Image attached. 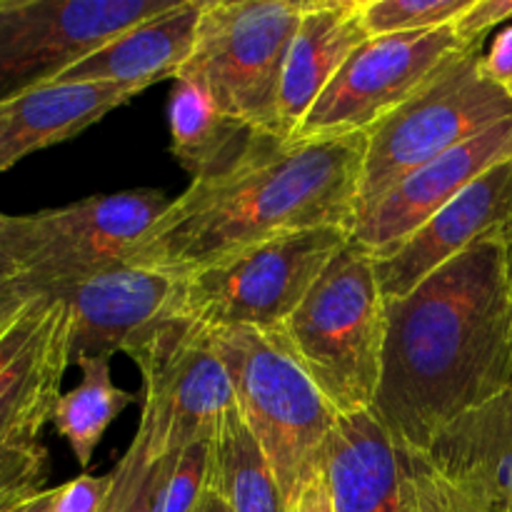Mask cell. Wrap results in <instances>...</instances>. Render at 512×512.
<instances>
[{
  "mask_svg": "<svg viewBox=\"0 0 512 512\" xmlns=\"http://www.w3.org/2000/svg\"><path fill=\"white\" fill-rule=\"evenodd\" d=\"M512 390V245L483 243L388 303L370 413L398 445L428 450L470 410Z\"/></svg>",
  "mask_w": 512,
  "mask_h": 512,
  "instance_id": "obj_1",
  "label": "cell"
},
{
  "mask_svg": "<svg viewBox=\"0 0 512 512\" xmlns=\"http://www.w3.org/2000/svg\"><path fill=\"white\" fill-rule=\"evenodd\" d=\"M368 135L293 140L213 180H193L125 265L185 275L308 228H353Z\"/></svg>",
  "mask_w": 512,
  "mask_h": 512,
  "instance_id": "obj_2",
  "label": "cell"
},
{
  "mask_svg": "<svg viewBox=\"0 0 512 512\" xmlns=\"http://www.w3.org/2000/svg\"><path fill=\"white\" fill-rule=\"evenodd\" d=\"M388 303L375 258L353 240L330 260L303 303L273 330L338 415L373 410L383 375Z\"/></svg>",
  "mask_w": 512,
  "mask_h": 512,
  "instance_id": "obj_3",
  "label": "cell"
},
{
  "mask_svg": "<svg viewBox=\"0 0 512 512\" xmlns=\"http://www.w3.org/2000/svg\"><path fill=\"white\" fill-rule=\"evenodd\" d=\"M225 363L238 410L273 468L285 505L325 470L340 415L283 345L260 330H205Z\"/></svg>",
  "mask_w": 512,
  "mask_h": 512,
  "instance_id": "obj_4",
  "label": "cell"
},
{
  "mask_svg": "<svg viewBox=\"0 0 512 512\" xmlns=\"http://www.w3.org/2000/svg\"><path fill=\"white\" fill-rule=\"evenodd\" d=\"M300 15L303 0H203L193 50L178 78L203 90L230 118L283 138L278 95Z\"/></svg>",
  "mask_w": 512,
  "mask_h": 512,
  "instance_id": "obj_5",
  "label": "cell"
},
{
  "mask_svg": "<svg viewBox=\"0 0 512 512\" xmlns=\"http://www.w3.org/2000/svg\"><path fill=\"white\" fill-rule=\"evenodd\" d=\"M508 118L512 95L485 73L483 45H470L408 103L368 130L355 218L415 168Z\"/></svg>",
  "mask_w": 512,
  "mask_h": 512,
  "instance_id": "obj_6",
  "label": "cell"
},
{
  "mask_svg": "<svg viewBox=\"0 0 512 512\" xmlns=\"http://www.w3.org/2000/svg\"><path fill=\"white\" fill-rule=\"evenodd\" d=\"M348 240V228H308L250 245L185 275L180 315L203 330L273 333Z\"/></svg>",
  "mask_w": 512,
  "mask_h": 512,
  "instance_id": "obj_7",
  "label": "cell"
},
{
  "mask_svg": "<svg viewBox=\"0 0 512 512\" xmlns=\"http://www.w3.org/2000/svg\"><path fill=\"white\" fill-rule=\"evenodd\" d=\"M168 205L160 190L133 188L30 215L0 213V253L33 288L53 290L125 265Z\"/></svg>",
  "mask_w": 512,
  "mask_h": 512,
  "instance_id": "obj_8",
  "label": "cell"
},
{
  "mask_svg": "<svg viewBox=\"0 0 512 512\" xmlns=\"http://www.w3.org/2000/svg\"><path fill=\"white\" fill-rule=\"evenodd\" d=\"M180 0H0V105L55 83L108 40Z\"/></svg>",
  "mask_w": 512,
  "mask_h": 512,
  "instance_id": "obj_9",
  "label": "cell"
},
{
  "mask_svg": "<svg viewBox=\"0 0 512 512\" xmlns=\"http://www.w3.org/2000/svg\"><path fill=\"white\" fill-rule=\"evenodd\" d=\"M465 48L468 45L460 43L453 25L368 38L315 100L295 140L368 135Z\"/></svg>",
  "mask_w": 512,
  "mask_h": 512,
  "instance_id": "obj_10",
  "label": "cell"
},
{
  "mask_svg": "<svg viewBox=\"0 0 512 512\" xmlns=\"http://www.w3.org/2000/svg\"><path fill=\"white\" fill-rule=\"evenodd\" d=\"M133 363L143 375L138 435L153 460L175 458L188 445L210 440L238 405L218 350L190 320H173Z\"/></svg>",
  "mask_w": 512,
  "mask_h": 512,
  "instance_id": "obj_11",
  "label": "cell"
},
{
  "mask_svg": "<svg viewBox=\"0 0 512 512\" xmlns=\"http://www.w3.org/2000/svg\"><path fill=\"white\" fill-rule=\"evenodd\" d=\"M325 480L333 512H483L428 450L395 443L370 410L338 418Z\"/></svg>",
  "mask_w": 512,
  "mask_h": 512,
  "instance_id": "obj_12",
  "label": "cell"
},
{
  "mask_svg": "<svg viewBox=\"0 0 512 512\" xmlns=\"http://www.w3.org/2000/svg\"><path fill=\"white\" fill-rule=\"evenodd\" d=\"M183 278L163 270L115 265L90 278L45 290L68 308L70 365L78 358H140L180 315Z\"/></svg>",
  "mask_w": 512,
  "mask_h": 512,
  "instance_id": "obj_13",
  "label": "cell"
},
{
  "mask_svg": "<svg viewBox=\"0 0 512 512\" xmlns=\"http://www.w3.org/2000/svg\"><path fill=\"white\" fill-rule=\"evenodd\" d=\"M68 368V308L43 290L0 333V448L40 443Z\"/></svg>",
  "mask_w": 512,
  "mask_h": 512,
  "instance_id": "obj_14",
  "label": "cell"
},
{
  "mask_svg": "<svg viewBox=\"0 0 512 512\" xmlns=\"http://www.w3.org/2000/svg\"><path fill=\"white\" fill-rule=\"evenodd\" d=\"M510 158L512 118L400 178L378 203L355 218L350 240L375 260L388 258L480 175Z\"/></svg>",
  "mask_w": 512,
  "mask_h": 512,
  "instance_id": "obj_15",
  "label": "cell"
},
{
  "mask_svg": "<svg viewBox=\"0 0 512 512\" xmlns=\"http://www.w3.org/2000/svg\"><path fill=\"white\" fill-rule=\"evenodd\" d=\"M483 243L512 245V158L480 175L395 253L375 260L385 303L405 298L435 270Z\"/></svg>",
  "mask_w": 512,
  "mask_h": 512,
  "instance_id": "obj_16",
  "label": "cell"
},
{
  "mask_svg": "<svg viewBox=\"0 0 512 512\" xmlns=\"http://www.w3.org/2000/svg\"><path fill=\"white\" fill-rule=\"evenodd\" d=\"M143 90L133 85L55 80L0 110V173L28 155L75 138Z\"/></svg>",
  "mask_w": 512,
  "mask_h": 512,
  "instance_id": "obj_17",
  "label": "cell"
},
{
  "mask_svg": "<svg viewBox=\"0 0 512 512\" xmlns=\"http://www.w3.org/2000/svg\"><path fill=\"white\" fill-rule=\"evenodd\" d=\"M365 40L358 0H303L278 95V130L285 140L293 143L308 110Z\"/></svg>",
  "mask_w": 512,
  "mask_h": 512,
  "instance_id": "obj_18",
  "label": "cell"
},
{
  "mask_svg": "<svg viewBox=\"0 0 512 512\" xmlns=\"http://www.w3.org/2000/svg\"><path fill=\"white\" fill-rule=\"evenodd\" d=\"M430 458L483 512H512V390L450 423Z\"/></svg>",
  "mask_w": 512,
  "mask_h": 512,
  "instance_id": "obj_19",
  "label": "cell"
},
{
  "mask_svg": "<svg viewBox=\"0 0 512 512\" xmlns=\"http://www.w3.org/2000/svg\"><path fill=\"white\" fill-rule=\"evenodd\" d=\"M203 0H180L175 8L115 35L58 80L150 88L175 80L195 43Z\"/></svg>",
  "mask_w": 512,
  "mask_h": 512,
  "instance_id": "obj_20",
  "label": "cell"
},
{
  "mask_svg": "<svg viewBox=\"0 0 512 512\" xmlns=\"http://www.w3.org/2000/svg\"><path fill=\"white\" fill-rule=\"evenodd\" d=\"M170 153L193 180H213L288 140L230 118L188 80H173L168 103Z\"/></svg>",
  "mask_w": 512,
  "mask_h": 512,
  "instance_id": "obj_21",
  "label": "cell"
},
{
  "mask_svg": "<svg viewBox=\"0 0 512 512\" xmlns=\"http://www.w3.org/2000/svg\"><path fill=\"white\" fill-rule=\"evenodd\" d=\"M210 490L230 512H290L273 468L238 405L225 415L213 435Z\"/></svg>",
  "mask_w": 512,
  "mask_h": 512,
  "instance_id": "obj_22",
  "label": "cell"
},
{
  "mask_svg": "<svg viewBox=\"0 0 512 512\" xmlns=\"http://www.w3.org/2000/svg\"><path fill=\"white\" fill-rule=\"evenodd\" d=\"M73 365L80 370V383L60 395L50 423L68 443L80 468L88 470L110 425L140 398L113 383L110 358H78Z\"/></svg>",
  "mask_w": 512,
  "mask_h": 512,
  "instance_id": "obj_23",
  "label": "cell"
},
{
  "mask_svg": "<svg viewBox=\"0 0 512 512\" xmlns=\"http://www.w3.org/2000/svg\"><path fill=\"white\" fill-rule=\"evenodd\" d=\"M470 3L473 0H358V15L368 38H383L453 25Z\"/></svg>",
  "mask_w": 512,
  "mask_h": 512,
  "instance_id": "obj_24",
  "label": "cell"
},
{
  "mask_svg": "<svg viewBox=\"0 0 512 512\" xmlns=\"http://www.w3.org/2000/svg\"><path fill=\"white\" fill-rule=\"evenodd\" d=\"M170 463L173 458H150L145 440L135 433L130 448L113 468V493L103 512H155L160 485Z\"/></svg>",
  "mask_w": 512,
  "mask_h": 512,
  "instance_id": "obj_25",
  "label": "cell"
},
{
  "mask_svg": "<svg viewBox=\"0 0 512 512\" xmlns=\"http://www.w3.org/2000/svg\"><path fill=\"white\" fill-rule=\"evenodd\" d=\"M210 448L213 438L180 450L168 465L155 512H200L210 495Z\"/></svg>",
  "mask_w": 512,
  "mask_h": 512,
  "instance_id": "obj_26",
  "label": "cell"
},
{
  "mask_svg": "<svg viewBox=\"0 0 512 512\" xmlns=\"http://www.w3.org/2000/svg\"><path fill=\"white\" fill-rule=\"evenodd\" d=\"M50 455L43 443L3 445L0 448V495L45 490Z\"/></svg>",
  "mask_w": 512,
  "mask_h": 512,
  "instance_id": "obj_27",
  "label": "cell"
},
{
  "mask_svg": "<svg viewBox=\"0 0 512 512\" xmlns=\"http://www.w3.org/2000/svg\"><path fill=\"white\" fill-rule=\"evenodd\" d=\"M110 493H113V473L78 475L53 488L50 512H103Z\"/></svg>",
  "mask_w": 512,
  "mask_h": 512,
  "instance_id": "obj_28",
  "label": "cell"
},
{
  "mask_svg": "<svg viewBox=\"0 0 512 512\" xmlns=\"http://www.w3.org/2000/svg\"><path fill=\"white\" fill-rule=\"evenodd\" d=\"M512 20V0H473L463 15L453 23L455 35L463 45H483L493 28Z\"/></svg>",
  "mask_w": 512,
  "mask_h": 512,
  "instance_id": "obj_29",
  "label": "cell"
},
{
  "mask_svg": "<svg viewBox=\"0 0 512 512\" xmlns=\"http://www.w3.org/2000/svg\"><path fill=\"white\" fill-rule=\"evenodd\" d=\"M485 73L512 95V25L500 30L485 53Z\"/></svg>",
  "mask_w": 512,
  "mask_h": 512,
  "instance_id": "obj_30",
  "label": "cell"
},
{
  "mask_svg": "<svg viewBox=\"0 0 512 512\" xmlns=\"http://www.w3.org/2000/svg\"><path fill=\"white\" fill-rule=\"evenodd\" d=\"M43 290L33 288L25 278H15L10 283L0 285V333L20 315V310L30 303Z\"/></svg>",
  "mask_w": 512,
  "mask_h": 512,
  "instance_id": "obj_31",
  "label": "cell"
},
{
  "mask_svg": "<svg viewBox=\"0 0 512 512\" xmlns=\"http://www.w3.org/2000/svg\"><path fill=\"white\" fill-rule=\"evenodd\" d=\"M293 512H333V503H330V490L328 480H325V470L308 485L303 495H300L298 505Z\"/></svg>",
  "mask_w": 512,
  "mask_h": 512,
  "instance_id": "obj_32",
  "label": "cell"
},
{
  "mask_svg": "<svg viewBox=\"0 0 512 512\" xmlns=\"http://www.w3.org/2000/svg\"><path fill=\"white\" fill-rule=\"evenodd\" d=\"M50 503H53V488H45L40 493L30 495L18 512H50Z\"/></svg>",
  "mask_w": 512,
  "mask_h": 512,
  "instance_id": "obj_33",
  "label": "cell"
},
{
  "mask_svg": "<svg viewBox=\"0 0 512 512\" xmlns=\"http://www.w3.org/2000/svg\"><path fill=\"white\" fill-rule=\"evenodd\" d=\"M15 278H23V275H20V270H18V265H15L10 258H5L3 253H0V285L10 283V280H15Z\"/></svg>",
  "mask_w": 512,
  "mask_h": 512,
  "instance_id": "obj_34",
  "label": "cell"
},
{
  "mask_svg": "<svg viewBox=\"0 0 512 512\" xmlns=\"http://www.w3.org/2000/svg\"><path fill=\"white\" fill-rule=\"evenodd\" d=\"M200 512H230L228 510V505L223 503V500L218 498V495L213 493V490H210V495H208V500H205V505H203V510Z\"/></svg>",
  "mask_w": 512,
  "mask_h": 512,
  "instance_id": "obj_35",
  "label": "cell"
},
{
  "mask_svg": "<svg viewBox=\"0 0 512 512\" xmlns=\"http://www.w3.org/2000/svg\"><path fill=\"white\" fill-rule=\"evenodd\" d=\"M25 500H28V498H25ZM25 500H23V503H25ZM23 503H20V505H23ZM20 505H18V508H20ZM18 508H15L13 512H18Z\"/></svg>",
  "mask_w": 512,
  "mask_h": 512,
  "instance_id": "obj_36",
  "label": "cell"
},
{
  "mask_svg": "<svg viewBox=\"0 0 512 512\" xmlns=\"http://www.w3.org/2000/svg\"><path fill=\"white\" fill-rule=\"evenodd\" d=\"M0 110H3V105H0Z\"/></svg>",
  "mask_w": 512,
  "mask_h": 512,
  "instance_id": "obj_37",
  "label": "cell"
}]
</instances>
